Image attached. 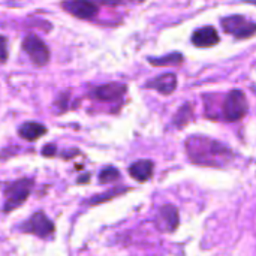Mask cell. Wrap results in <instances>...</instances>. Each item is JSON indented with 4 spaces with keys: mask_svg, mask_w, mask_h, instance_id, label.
<instances>
[{
    "mask_svg": "<svg viewBox=\"0 0 256 256\" xmlns=\"http://www.w3.org/2000/svg\"><path fill=\"white\" fill-rule=\"evenodd\" d=\"M186 150L194 164L202 166H225L232 159V153L224 144L194 135L186 141Z\"/></svg>",
    "mask_w": 256,
    "mask_h": 256,
    "instance_id": "obj_1",
    "label": "cell"
},
{
    "mask_svg": "<svg viewBox=\"0 0 256 256\" xmlns=\"http://www.w3.org/2000/svg\"><path fill=\"white\" fill-rule=\"evenodd\" d=\"M32 186H33V180H30V178H21L18 182L8 184L4 188V196H6L4 212L9 213V212L18 208L30 195Z\"/></svg>",
    "mask_w": 256,
    "mask_h": 256,
    "instance_id": "obj_2",
    "label": "cell"
},
{
    "mask_svg": "<svg viewBox=\"0 0 256 256\" xmlns=\"http://www.w3.org/2000/svg\"><path fill=\"white\" fill-rule=\"evenodd\" d=\"M248 99L242 90H232L224 100V117L226 122H238L248 112Z\"/></svg>",
    "mask_w": 256,
    "mask_h": 256,
    "instance_id": "obj_3",
    "label": "cell"
},
{
    "mask_svg": "<svg viewBox=\"0 0 256 256\" xmlns=\"http://www.w3.org/2000/svg\"><path fill=\"white\" fill-rule=\"evenodd\" d=\"M222 27L226 33L238 38V39H246L252 38L256 33V24L249 21L248 18L242 15H231L222 20Z\"/></svg>",
    "mask_w": 256,
    "mask_h": 256,
    "instance_id": "obj_4",
    "label": "cell"
},
{
    "mask_svg": "<svg viewBox=\"0 0 256 256\" xmlns=\"http://www.w3.org/2000/svg\"><path fill=\"white\" fill-rule=\"evenodd\" d=\"M24 51L30 56L34 64L45 66L50 60V50L46 48L45 42L38 34H27L22 42Z\"/></svg>",
    "mask_w": 256,
    "mask_h": 256,
    "instance_id": "obj_5",
    "label": "cell"
},
{
    "mask_svg": "<svg viewBox=\"0 0 256 256\" xmlns=\"http://www.w3.org/2000/svg\"><path fill=\"white\" fill-rule=\"evenodd\" d=\"M22 231L28 232V234H33L36 237H40V238H48L54 232V224L42 212H39V213H34L22 225Z\"/></svg>",
    "mask_w": 256,
    "mask_h": 256,
    "instance_id": "obj_6",
    "label": "cell"
},
{
    "mask_svg": "<svg viewBox=\"0 0 256 256\" xmlns=\"http://www.w3.org/2000/svg\"><path fill=\"white\" fill-rule=\"evenodd\" d=\"M62 6L66 12L82 20H90L98 14V4L93 0H66Z\"/></svg>",
    "mask_w": 256,
    "mask_h": 256,
    "instance_id": "obj_7",
    "label": "cell"
},
{
    "mask_svg": "<svg viewBox=\"0 0 256 256\" xmlns=\"http://www.w3.org/2000/svg\"><path fill=\"white\" fill-rule=\"evenodd\" d=\"M126 93V86L120 84V82H108L104 86L96 87L92 92V96L98 100L102 102H114L123 98V94Z\"/></svg>",
    "mask_w": 256,
    "mask_h": 256,
    "instance_id": "obj_8",
    "label": "cell"
},
{
    "mask_svg": "<svg viewBox=\"0 0 256 256\" xmlns=\"http://www.w3.org/2000/svg\"><path fill=\"white\" fill-rule=\"evenodd\" d=\"M220 40L219 38V33L218 30L213 27V26H206V27H201L198 30L194 32L192 34V42L195 46H200V48H208V46H214L218 45Z\"/></svg>",
    "mask_w": 256,
    "mask_h": 256,
    "instance_id": "obj_9",
    "label": "cell"
},
{
    "mask_svg": "<svg viewBox=\"0 0 256 256\" xmlns=\"http://www.w3.org/2000/svg\"><path fill=\"white\" fill-rule=\"evenodd\" d=\"M146 87L148 88H154L162 94H171L176 88H177V76L174 74H164L156 76L154 80H150Z\"/></svg>",
    "mask_w": 256,
    "mask_h": 256,
    "instance_id": "obj_10",
    "label": "cell"
},
{
    "mask_svg": "<svg viewBox=\"0 0 256 256\" xmlns=\"http://www.w3.org/2000/svg\"><path fill=\"white\" fill-rule=\"evenodd\" d=\"M153 168H154V165L152 160H138L130 165L129 174L136 182H147L153 176Z\"/></svg>",
    "mask_w": 256,
    "mask_h": 256,
    "instance_id": "obj_11",
    "label": "cell"
},
{
    "mask_svg": "<svg viewBox=\"0 0 256 256\" xmlns=\"http://www.w3.org/2000/svg\"><path fill=\"white\" fill-rule=\"evenodd\" d=\"M18 134L21 138L27 140V141H36L39 140L42 135L46 134V128L40 123H36V122H28V123H24L20 129H18Z\"/></svg>",
    "mask_w": 256,
    "mask_h": 256,
    "instance_id": "obj_12",
    "label": "cell"
},
{
    "mask_svg": "<svg viewBox=\"0 0 256 256\" xmlns=\"http://www.w3.org/2000/svg\"><path fill=\"white\" fill-rule=\"evenodd\" d=\"M160 219L166 231H174L178 226V212L172 206H165L160 208Z\"/></svg>",
    "mask_w": 256,
    "mask_h": 256,
    "instance_id": "obj_13",
    "label": "cell"
},
{
    "mask_svg": "<svg viewBox=\"0 0 256 256\" xmlns=\"http://www.w3.org/2000/svg\"><path fill=\"white\" fill-rule=\"evenodd\" d=\"M183 56L180 52H171L160 58H148V62L154 66H177L183 63Z\"/></svg>",
    "mask_w": 256,
    "mask_h": 256,
    "instance_id": "obj_14",
    "label": "cell"
},
{
    "mask_svg": "<svg viewBox=\"0 0 256 256\" xmlns=\"http://www.w3.org/2000/svg\"><path fill=\"white\" fill-rule=\"evenodd\" d=\"M120 177V172L118 170H116L114 166H108V168H104L99 174V182L104 183V184H110V183H114L117 182Z\"/></svg>",
    "mask_w": 256,
    "mask_h": 256,
    "instance_id": "obj_15",
    "label": "cell"
},
{
    "mask_svg": "<svg viewBox=\"0 0 256 256\" xmlns=\"http://www.w3.org/2000/svg\"><path fill=\"white\" fill-rule=\"evenodd\" d=\"M190 117H192V105H190V104H184V105L178 110V112H177L174 122H176L177 126H183V124H186V123L190 120Z\"/></svg>",
    "mask_w": 256,
    "mask_h": 256,
    "instance_id": "obj_16",
    "label": "cell"
},
{
    "mask_svg": "<svg viewBox=\"0 0 256 256\" xmlns=\"http://www.w3.org/2000/svg\"><path fill=\"white\" fill-rule=\"evenodd\" d=\"M123 192H126V189H112L111 192L96 195L94 198H92V200H90V204H102V202H105V201H108V200H111V198H114L116 195L123 194Z\"/></svg>",
    "mask_w": 256,
    "mask_h": 256,
    "instance_id": "obj_17",
    "label": "cell"
},
{
    "mask_svg": "<svg viewBox=\"0 0 256 256\" xmlns=\"http://www.w3.org/2000/svg\"><path fill=\"white\" fill-rule=\"evenodd\" d=\"M8 58V44L3 36H0V63H4Z\"/></svg>",
    "mask_w": 256,
    "mask_h": 256,
    "instance_id": "obj_18",
    "label": "cell"
},
{
    "mask_svg": "<svg viewBox=\"0 0 256 256\" xmlns=\"http://www.w3.org/2000/svg\"><path fill=\"white\" fill-rule=\"evenodd\" d=\"M42 154H44V156H50V158H52V156L56 154V146H52V144L45 146V147H44V150H42Z\"/></svg>",
    "mask_w": 256,
    "mask_h": 256,
    "instance_id": "obj_19",
    "label": "cell"
},
{
    "mask_svg": "<svg viewBox=\"0 0 256 256\" xmlns=\"http://www.w3.org/2000/svg\"><path fill=\"white\" fill-rule=\"evenodd\" d=\"M90 180V176L88 174H84V176H81L76 182H78V184H81V183H87Z\"/></svg>",
    "mask_w": 256,
    "mask_h": 256,
    "instance_id": "obj_20",
    "label": "cell"
},
{
    "mask_svg": "<svg viewBox=\"0 0 256 256\" xmlns=\"http://www.w3.org/2000/svg\"><path fill=\"white\" fill-rule=\"evenodd\" d=\"M250 3H254V4H256V0H252V2H250Z\"/></svg>",
    "mask_w": 256,
    "mask_h": 256,
    "instance_id": "obj_21",
    "label": "cell"
}]
</instances>
